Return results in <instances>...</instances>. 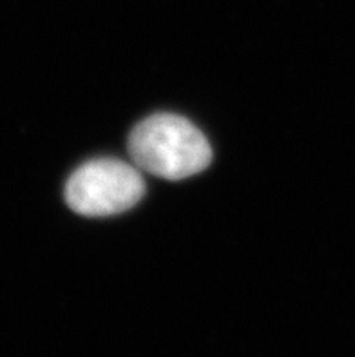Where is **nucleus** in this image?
I'll return each instance as SVG.
<instances>
[{
	"label": "nucleus",
	"mask_w": 355,
	"mask_h": 357,
	"mask_svg": "<svg viewBox=\"0 0 355 357\" xmlns=\"http://www.w3.org/2000/svg\"><path fill=\"white\" fill-rule=\"evenodd\" d=\"M129 154L136 167L165 180H183L211 165L212 149L187 118L160 113L145 118L129 136Z\"/></svg>",
	"instance_id": "1"
},
{
	"label": "nucleus",
	"mask_w": 355,
	"mask_h": 357,
	"mask_svg": "<svg viewBox=\"0 0 355 357\" xmlns=\"http://www.w3.org/2000/svg\"><path fill=\"white\" fill-rule=\"evenodd\" d=\"M145 195L139 171L114 158L93 160L73 172L66 183V202L82 216L102 218L126 213Z\"/></svg>",
	"instance_id": "2"
}]
</instances>
